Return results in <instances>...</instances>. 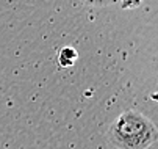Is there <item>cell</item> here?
<instances>
[{
    "label": "cell",
    "mask_w": 158,
    "mask_h": 149,
    "mask_svg": "<svg viewBox=\"0 0 158 149\" xmlns=\"http://www.w3.org/2000/svg\"><path fill=\"white\" fill-rule=\"evenodd\" d=\"M141 3V0H122V8H135Z\"/></svg>",
    "instance_id": "obj_3"
},
{
    "label": "cell",
    "mask_w": 158,
    "mask_h": 149,
    "mask_svg": "<svg viewBox=\"0 0 158 149\" xmlns=\"http://www.w3.org/2000/svg\"><path fill=\"white\" fill-rule=\"evenodd\" d=\"M106 140L116 149H149L158 140V129L141 112L125 110L110 124Z\"/></svg>",
    "instance_id": "obj_1"
},
{
    "label": "cell",
    "mask_w": 158,
    "mask_h": 149,
    "mask_svg": "<svg viewBox=\"0 0 158 149\" xmlns=\"http://www.w3.org/2000/svg\"><path fill=\"white\" fill-rule=\"evenodd\" d=\"M77 58H78V53L75 52V49L64 47V49H61V52L58 55V63H60L61 68H69L75 63Z\"/></svg>",
    "instance_id": "obj_2"
},
{
    "label": "cell",
    "mask_w": 158,
    "mask_h": 149,
    "mask_svg": "<svg viewBox=\"0 0 158 149\" xmlns=\"http://www.w3.org/2000/svg\"><path fill=\"white\" fill-rule=\"evenodd\" d=\"M91 3H99V5H106V3H114L118 0H88Z\"/></svg>",
    "instance_id": "obj_4"
}]
</instances>
